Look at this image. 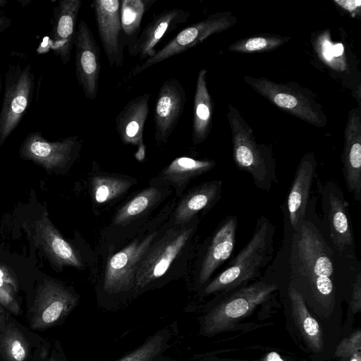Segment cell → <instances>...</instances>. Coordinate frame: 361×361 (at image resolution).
I'll return each instance as SVG.
<instances>
[{
    "instance_id": "cell-24",
    "label": "cell",
    "mask_w": 361,
    "mask_h": 361,
    "mask_svg": "<svg viewBox=\"0 0 361 361\" xmlns=\"http://www.w3.org/2000/svg\"><path fill=\"white\" fill-rule=\"evenodd\" d=\"M223 182L214 180L192 188L178 203L174 214V223L185 226L200 212H207L221 199Z\"/></svg>"
},
{
    "instance_id": "cell-23",
    "label": "cell",
    "mask_w": 361,
    "mask_h": 361,
    "mask_svg": "<svg viewBox=\"0 0 361 361\" xmlns=\"http://www.w3.org/2000/svg\"><path fill=\"white\" fill-rule=\"evenodd\" d=\"M35 238L50 262L58 268L64 266L83 267L76 250L60 234L44 211L35 222Z\"/></svg>"
},
{
    "instance_id": "cell-34",
    "label": "cell",
    "mask_w": 361,
    "mask_h": 361,
    "mask_svg": "<svg viewBox=\"0 0 361 361\" xmlns=\"http://www.w3.org/2000/svg\"><path fill=\"white\" fill-rule=\"evenodd\" d=\"M33 361H68L59 341L44 339L34 353Z\"/></svg>"
},
{
    "instance_id": "cell-4",
    "label": "cell",
    "mask_w": 361,
    "mask_h": 361,
    "mask_svg": "<svg viewBox=\"0 0 361 361\" xmlns=\"http://www.w3.org/2000/svg\"><path fill=\"white\" fill-rule=\"evenodd\" d=\"M279 289L273 275L265 269L261 279L226 293L200 318V334L213 336L231 329L240 319L267 301Z\"/></svg>"
},
{
    "instance_id": "cell-22",
    "label": "cell",
    "mask_w": 361,
    "mask_h": 361,
    "mask_svg": "<svg viewBox=\"0 0 361 361\" xmlns=\"http://www.w3.org/2000/svg\"><path fill=\"white\" fill-rule=\"evenodd\" d=\"M190 16L188 11L177 8L154 15L139 35L133 56H138L140 61H144L154 56L157 51L155 47L163 37L185 23Z\"/></svg>"
},
{
    "instance_id": "cell-38",
    "label": "cell",
    "mask_w": 361,
    "mask_h": 361,
    "mask_svg": "<svg viewBox=\"0 0 361 361\" xmlns=\"http://www.w3.org/2000/svg\"><path fill=\"white\" fill-rule=\"evenodd\" d=\"M0 279L11 285L18 291V283L17 280L6 268L1 265H0Z\"/></svg>"
},
{
    "instance_id": "cell-35",
    "label": "cell",
    "mask_w": 361,
    "mask_h": 361,
    "mask_svg": "<svg viewBox=\"0 0 361 361\" xmlns=\"http://www.w3.org/2000/svg\"><path fill=\"white\" fill-rule=\"evenodd\" d=\"M361 355V331L357 329L343 338L337 345L335 356L341 359H350Z\"/></svg>"
},
{
    "instance_id": "cell-44",
    "label": "cell",
    "mask_w": 361,
    "mask_h": 361,
    "mask_svg": "<svg viewBox=\"0 0 361 361\" xmlns=\"http://www.w3.org/2000/svg\"><path fill=\"white\" fill-rule=\"evenodd\" d=\"M19 2H20L22 4H23V6H25V4H28L30 1H18Z\"/></svg>"
},
{
    "instance_id": "cell-27",
    "label": "cell",
    "mask_w": 361,
    "mask_h": 361,
    "mask_svg": "<svg viewBox=\"0 0 361 361\" xmlns=\"http://www.w3.org/2000/svg\"><path fill=\"white\" fill-rule=\"evenodd\" d=\"M287 283V295L295 324L309 347L314 352H319L324 345L319 324L310 314L302 295Z\"/></svg>"
},
{
    "instance_id": "cell-37",
    "label": "cell",
    "mask_w": 361,
    "mask_h": 361,
    "mask_svg": "<svg viewBox=\"0 0 361 361\" xmlns=\"http://www.w3.org/2000/svg\"><path fill=\"white\" fill-rule=\"evenodd\" d=\"M341 9L348 12L352 18L361 16V1L360 0H334Z\"/></svg>"
},
{
    "instance_id": "cell-36",
    "label": "cell",
    "mask_w": 361,
    "mask_h": 361,
    "mask_svg": "<svg viewBox=\"0 0 361 361\" xmlns=\"http://www.w3.org/2000/svg\"><path fill=\"white\" fill-rule=\"evenodd\" d=\"M350 308L353 314L361 310V272L356 276L351 287Z\"/></svg>"
},
{
    "instance_id": "cell-2",
    "label": "cell",
    "mask_w": 361,
    "mask_h": 361,
    "mask_svg": "<svg viewBox=\"0 0 361 361\" xmlns=\"http://www.w3.org/2000/svg\"><path fill=\"white\" fill-rule=\"evenodd\" d=\"M275 231V226L269 218L259 216L247 243L229 261L224 270L203 287L202 295L226 293L261 279L262 271L273 259Z\"/></svg>"
},
{
    "instance_id": "cell-5",
    "label": "cell",
    "mask_w": 361,
    "mask_h": 361,
    "mask_svg": "<svg viewBox=\"0 0 361 361\" xmlns=\"http://www.w3.org/2000/svg\"><path fill=\"white\" fill-rule=\"evenodd\" d=\"M320 196L322 224L334 250L343 258L359 261L349 211V203L341 186L334 180L322 182L317 176Z\"/></svg>"
},
{
    "instance_id": "cell-13",
    "label": "cell",
    "mask_w": 361,
    "mask_h": 361,
    "mask_svg": "<svg viewBox=\"0 0 361 361\" xmlns=\"http://www.w3.org/2000/svg\"><path fill=\"white\" fill-rule=\"evenodd\" d=\"M317 168L314 152H307L301 157L286 199L281 206L283 226L292 231H297L305 219Z\"/></svg>"
},
{
    "instance_id": "cell-30",
    "label": "cell",
    "mask_w": 361,
    "mask_h": 361,
    "mask_svg": "<svg viewBox=\"0 0 361 361\" xmlns=\"http://www.w3.org/2000/svg\"><path fill=\"white\" fill-rule=\"evenodd\" d=\"M163 195L164 192L158 187L150 186L143 189L118 210L114 223L122 225L143 215L157 204Z\"/></svg>"
},
{
    "instance_id": "cell-33",
    "label": "cell",
    "mask_w": 361,
    "mask_h": 361,
    "mask_svg": "<svg viewBox=\"0 0 361 361\" xmlns=\"http://www.w3.org/2000/svg\"><path fill=\"white\" fill-rule=\"evenodd\" d=\"M314 47L324 62L336 71H343L338 61H344L343 46L332 42L328 31L319 35Z\"/></svg>"
},
{
    "instance_id": "cell-43",
    "label": "cell",
    "mask_w": 361,
    "mask_h": 361,
    "mask_svg": "<svg viewBox=\"0 0 361 361\" xmlns=\"http://www.w3.org/2000/svg\"><path fill=\"white\" fill-rule=\"evenodd\" d=\"M219 361H245V360H221Z\"/></svg>"
},
{
    "instance_id": "cell-29",
    "label": "cell",
    "mask_w": 361,
    "mask_h": 361,
    "mask_svg": "<svg viewBox=\"0 0 361 361\" xmlns=\"http://www.w3.org/2000/svg\"><path fill=\"white\" fill-rule=\"evenodd\" d=\"M171 329H161L116 361H174L165 355V352L171 347Z\"/></svg>"
},
{
    "instance_id": "cell-11",
    "label": "cell",
    "mask_w": 361,
    "mask_h": 361,
    "mask_svg": "<svg viewBox=\"0 0 361 361\" xmlns=\"http://www.w3.org/2000/svg\"><path fill=\"white\" fill-rule=\"evenodd\" d=\"M80 149L81 142L76 135L49 141L42 133L36 131L25 137L19 154L22 159L32 161L47 171H61L73 164Z\"/></svg>"
},
{
    "instance_id": "cell-17",
    "label": "cell",
    "mask_w": 361,
    "mask_h": 361,
    "mask_svg": "<svg viewBox=\"0 0 361 361\" xmlns=\"http://www.w3.org/2000/svg\"><path fill=\"white\" fill-rule=\"evenodd\" d=\"M186 102L184 87L176 78L161 84L154 109V140L165 144L178 124Z\"/></svg>"
},
{
    "instance_id": "cell-45",
    "label": "cell",
    "mask_w": 361,
    "mask_h": 361,
    "mask_svg": "<svg viewBox=\"0 0 361 361\" xmlns=\"http://www.w3.org/2000/svg\"><path fill=\"white\" fill-rule=\"evenodd\" d=\"M1 87H2V82H1V72H0V94H1Z\"/></svg>"
},
{
    "instance_id": "cell-1",
    "label": "cell",
    "mask_w": 361,
    "mask_h": 361,
    "mask_svg": "<svg viewBox=\"0 0 361 361\" xmlns=\"http://www.w3.org/2000/svg\"><path fill=\"white\" fill-rule=\"evenodd\" d=\"M317 199L311 197L297 231L283 226L282 245L267 269L290 283L305 300L330 305L341 289L351 288L361 263L343 258L332 247L316 212Z\"/></svg>"
},
{
    "instance_id": "cell-42",
    "label": "cell",
    "mask_w": 361,
    "mask_h": 361,
    "mask_svg": "<svg viewBox=\"0 0 361 361\" xmlns=\"http://www.w3.org/2000/svg\"><path fill=\"white\" fill-rule=\"evenodd\" d=\"M6 310L0 304V317L5 312Z\"/></svg>"
},
{
    "instance_id": "cell-3",
    "label": "cell",
    "mask_w": 361,
    "mask_h": 361,
    "mask_svg": "<svg viewBox=\"0 0 361 361\" xmlns=\"http://www.w3.org/2000/svg\"><path fill=\"white\" fill-rule=\"evenodd\" d=\"M226 116L236 167L250 175L257 188L269 191L278 183L276 162L271 147L257 142L253 130L231 103Z\"/></svg>"
},
{
    "instance_id": "cell-31",
    "label": "cell",
    "mask_w": 361,
    "mask_h": 361,
    "mask_svg": "<svg viewBox=\"0 0 361 361\" xmlns=\"http://www.w3.org/2000/svg\"><path fill=\"white\" fill-rule=\"evenodd\" d=\"M133 184L132 178L110 174L95 176L91 180L94 201L99 204L108 203L123 195Z\"/></svg>"
},
{
    "instance_id": "cell-12",
    "label": "cell",
    "mask_w": 361,
    "mask_h": 361,
    "mask_svg": "<svg viewBox=\"0 0 361 361\" xmlns=\"http://www.w3.org/2000/svg\"><path fill=\"white\" fill-rule=\"evenodd\" d=\"M157 233L155 231L142 240H136L111 256L104 273V293L114 296L135 290L137 267Z\"/></svg>"
},
{
    "instance_id": "cell-6",
    "label": "cell",
    "mask_w": 361,
    "mask_h": 361,
    "mask_svg": "<svg viewBox=\"0 0 361 361\" xmlns=\"http://www.w3.org/2000/svg\"><path fill=\"white\" fill-rule=\"evenodd\" d=\"M244 81L270 103L316 127L327 124V117L316 95L292 81L278 82L267 78L245 75Z\"/></svg>"
},
{
    "instance_id": "cell-9",
    "label": "cell",
    "mask_w": 361,
    "mask_h": 361,
    "mask_svg": "<svg viewBox=\"0 0 361 361\" xmlns=\"http://www.w3.org/2000/svg\"><path fill=\"white\" fill-rule=\"evenodd\" d=\"M79 302L72 289L46 278L38 285L27 318L32 330H44L63 323Z\"/></svg>"
},
{
    "instance_id": "cell-41",
    "label": "cell",
    "mask_w": 361,
    "mask_h": 361,
    "mask_svg": "<svg viewBox=\"0 0 361 361\" xmlns=\"http://www.w3.org/2000/svg\"><path fill=\"white\" fill-rule=\"evenodd\" d=\"M8 1L6 0H0V8L5 6Z\"/></svg>"
},
{
    "instance_id": "cell-10",
    "label": "cell",
    "mask_w": 361,
    "mask_h": 361,
    "mask_svg": "<svg viewBox=\"0 0 361 361\" xmlns=\"http://www.w3.org/2000/svg\"><path fill=\"white\" fill-rule=\"evenodd\" d=\"M237 22V18L231 11H224L213 13L202 20L190 24L157 51L154 56L132 68L127 78L198 45L209 36L231 27Z\"/></svg>"
},
{
    "instance_id": "cell-14",
    "label": "cell",
    "mask_w": 361,
    "mask_h": 361,
    "mask_svg": "<svg viewBox=\"0 0 361 361\" xmlns=\"http://www.w3.org/2000/svg\"><path fill=\"white\" fill-rule=\"evenodd\" d=\"M74 47L78 85L85 97L94 100L97 96L100 78V49L90 28L83 20L78 23Z\"/></svg>"
},
{
    "instance_id": "cell-7",
    "label": "cell",
    "mask_w": 361,
    "mask_h": 361,
    "mask_svg": "<svg viewBox=\"0 0 361 361\" xmlns=\"http://www.w3.org/2000/svg\"><path fill=\"white\" fill-rule=\"evenodd\" d=\"M197 223L196 217L192 224L169 230L161 238L151 245L137 267L135 293H140L154 286V283L166 274L189 242Z\"/></svg>"
},
{
    "instance_id": "cell-15",
    "label": "cell",
    "mask_w": 361,
    "mask_h": 361,
    "mask_svg": "<svg viewBox=\"0 0 361 361\" xmlns=\"http://www.w3.org/2000/svg\"><path fill=\"white\" fill-rule=\"evenodd\" d=\"M238 226L236 216H227L207 240L197 269V283L200 286L204 287L216 270L231 256Z\"/></svg>"
},
{
    "instance_id": "cell-28",
    "label": "cell",
    "mask_w": 361,
    "mask_h": 361,
    "mask_svg": "<svg viewBox=\"0 0 361 361\" xmlns=\"http://www.w3.org/2000/svg\"><path fill=\"white\" fill-rule=\"evenodd\" d=\"M157 0H122L121 5V23L123 46L133 56L141 24L145 13Z\"/></svg>"
},
{
    "instance_id": "cell-39",
    "label": "cell",
    "mask_w": 361,
    "mask_h": 361,
    "mask_svg": "<svg viewBox=\"0 0 361 361\" xmlns=\"http://www.w3.org/2000/svg\"><path fill=\"white\" fill-rule=\"evenodd\" d=\"M11 23L12 20L10 18L0 16V34L9 27Z\"/></svg>"
},
{
    "instance_id": "cell-32",
    "label": "cell",
    "mask_w": 361,
    "mask_h": 361,
    "mask_svg": "<svg viewBox=\"0 0 361 361\" xmlns=\"http://www.w3.org/2000/svg\"><path fill=\"white\" fill-rule=\"evenodd\" d=\"M290 39V37L264 33L236 40L228 46V49L245 54L271 51L281 47Z\"/></svg>"
},
{
    "instance_id": "cell-18",
    "label": "cell",
    "mask_w": 361,
    "mask_h": 361,
    "mask_svg": "<svg viewBox=\"0 0 361 361\" xmlns=\"http://www.w3.org/2000/svg\"><path fill=\"white\" fill-rule=\"evenodd\" d=\"M44 339L7 310L0 317V361H33L35 351Z\"/></svg>"
},
{
    "instance_id": "cell-21",
    "label": "cell",
    "mask_w": 361,
    "mask_h": 361,
    "mask_svg": "<svg viewBox=\"0 0 361 361\" xmlns=\"http://www.w3.org/2000/svg\"><path fill=\"white\" fill-rule=\"evenodd\" d=\"M81 5V0H61L54 9L49 46L63 64L71 59Z\"/></svg>"
},
{
    "instance_id": "cell-19",
    "label": "cell",
    "mask_w": 361,
    "mask_h": 361,
    "mask_svg": "<svg viewBox=\"0 0 361 361\" xmlns=\"http://www.w3.org/2000/svg\"><path fill=\"white\" fill-rule=\"evenodd\" d=\"M342 173L347 190L356 202L361 201V112L352 109L348 116L344 131L341 156Z\"/></svg>"
},
{
    "instance_id": "cell-26",
    "label": "cell",
    "mask_w": 361,
    "mask_h": 361,
    "mask_svg": "<svg viewBox=\"0 0 361 361\" xmlns=\"http://www.w3.org/2000/svg\"><path fill=\"white\" fill-rule=\"evenodd\" d=\"M207 70L202 68L197 77L192 128V140L194 145L205 141L212 127L214 103L207 87Z\"/></svg>"
},
{
    "instance_id": "cell-16",
    "label": "cell",
    "mask_w": 361,
    "mask_h": 361,
    "mask_svg": "<svg viewBox=\"0 0 361 361\" xmlns=\"http://www.w3.org/2000/svg\"><path fill=\"white\" fill-rule=\"evenodd\" d=\"M121 5L120 0H94L92 4L98 35L111 68L122 67L124 61Z\"/></svg>"
},
{
    "instance_id": "cell-8",
    "label": "cell",
    "mask_w": 361,
    "mask_h": 361,
    "mask_svg": "<svg viewBox=\"0 0 361 361\" xmlns=\"http://www.w3.org/2000/svg\"><path fill=\"white\" fill-rule=\"evenodd\" d=\"M35 86L30 64L9 65L4 76V92L0 110V147L18 127L32 102Z\"/></svg>"
},
{
    "instance_id": "cell-25",
    "label": "cell",
    "mask_w": 361,
    "mask_h": 361,
    "mask_svg": "<svg viewBox=\"0 0 361 361\" xmlns=\"http://www.w3.org/2000/svg\"><path fill=\"white\" fill-rule=\"evenodd\" d=\"M216 162L213 159H197L179 157L164 168L156 180L159 185H171L180 196L190 181L213 169Z\"/></svg>"
},
{
    "instance_id": "cell-20",
    "label": "cell",
    "mask_w": 361,
    "mask_h": 361,
    "mask_svg": "<svg viewBox=\"0 0 361 361\" xmlns=\"http://www.w3.org/2000/svg\"><path fill=\"white\" fill-rule=\"evenodd\" d=\"M151 95V92H146L131 99L115 118L116 130L121 142L137 147L135 158L138 161L145 157L143 133Z\"/></svg>"
},
{
    "instance_id": "cell-40",
    "label": "cell",
    "mask_w": 361,
    "mask_h": 361,
    "mask_svg": "<svg viewBox=\"0 0 361 361\" xmlns=\"http://www.w3.org/2000/svg\"><path fill=\"white\" fill-rule=\"evenodd\" d=\"M262 361H284V360L279 353L270 352L264 357Z\"/></svg>"
}]
</instances>
